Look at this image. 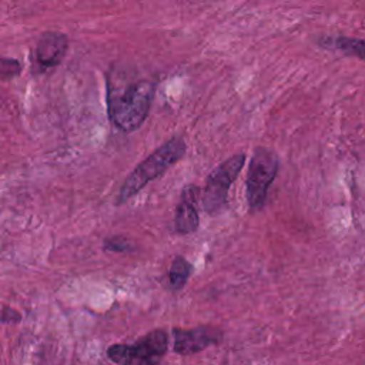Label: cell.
<instances>
[{
	"mask_svg": "<svg viewBox=\"0 0 365 365\" xmlns=\"http://www.w3.org/2000/svg\"><path fill=\"white\" fill-rule=\"evenodd\" d=\"M20 321H21V314L17 309H14L9 305H3V309H1V322L3 324H9V322L17 324Z\"/></svg>",
	"mask_w": 365,
	"mask_h": 365,
	"instance_id": "13",
	"label": "cell"
},
{
	"mask_svg": "<svg viewBox=\"0 0 365 365\" xmlns=\"http://www.w3.org/2000/svg\"><path fill=\"white\" fill-rule=\"evenodd\" d=\"M184 154L185 141L180 135H175L161 144L145 160H143L124 180L118 191L117 204H123L128 198L135 195L144 185L160 177L167 168L175 164Z\"/></svg>",
	"mask_w": 365,
	"mask_h": 365,
	"instance_id": "2",
	"label": "cell"
},
{
	"mask_svg": "<svg viewBox=\"0 0 365 365\" xmlns=\"http://www.w3.org/2000/svg\"><path fill=\"white\" fill-rule=\"evenodd\" d=\"M155 84L150 80L128 83L108 91V113L117 128L130 133L137 130L148 115Z\"/></svg>",
	"mask_w": 365,
	"mask_h": 365,
	"instance_id": "1",
	"label": "cell"
},
{
	"mask_svg": "<svg viewBox=\"0 0 365 365\" xmlns=\"http://www.w3.org/2000/svg\"><path fill=\"white\" fill-rule=\"evenodd\" d=\"M200 197V188L194 184H188L181 191L180 202L175 208L174 228L178 234H190L198 228L200 218L197 210V201Z\"/></svg>",
	"mask_w": 365,
	"mask_h": 365,
	"instance_id": "7",
	"label": "cell"
},
{
	"mask_svg": "<svg viewBox=\"0 0 365 365\" xmlns=\"http://www.w3.org/2000/svg\"><path fill=\"white\" fill-rule=\"evenodd\" d=\"M168 332L157 328L131 344H111L106 355L115 365H160L168 352Z\"/></svg>",
	"mask_w": 365,
	"mask_h": 365,
	"instance_id": "3",
	"label": "cell"
},
{
	"mask_svg": "<svg viewBox=\"0 0 365 365\" xmlns=\"http://www.w3.org/2000/svg\"><path fill=\"white\" fill-rule=\"evenodd\" d=\"M278 165V157L272 150L267 147L254 150L245 181L247 202L251 211H257L264 205L268 188L277 177Z\"/></svg>",
	"mask_w": 365,
	"mask_h": 365,
	"instance_id": "4",
	"label": "cell"
},
{
	"mask_svg": "<svg viewBox=\"0 0 365 365\" xmlns=\"http://www.w3.org/2000/svg\"><path fill=\"white\" fill-rule=\"evenodd\" d=\"M244 164L245 154H235L224 160L208 174L202 192V207L208 214H215L225 205L228 190Z\"/></svg>",
	"mask_w": 365,
	"mask_h": 365,
	"instance_id": "5",
	"label": "cell"
},
{
	"mask_svg": "<svg viewBox=\"0 0 365 365\" xmlns=\"http://www.w3.org/2000/svg\"><path fill=\"white\" fill-rule=\"evenodd\" d=\"M324 47L334 48L338 51H342L348 56H356L359 58L365 60V40L362 38H354V37H345V36H336L324 38L321 41Z\"/></svg>",
	"mask_w": 365,
	"mask_h": 365,
	"instance_id": "9",
	"label": "cell"
},
{
	"mask_svg": "<svg viewBox=\"0 0 365 365\" xmlns=\"http://www.w3.org/2000/svg\"><path fill=\"white\" fill-rule=\"evenodd\" d=\"M20 71H21V66H20L19 60L1 57V60H0V76H1V80L11 78V77L17 76Z\"/></svg>",
	"mask_w": 365,
	"mask_h": 365,
	"instance_id": "11",
	"label": "cell"
},
{
	"mask_svg": "<svg viewBox=\"0 0 365 365\" xmlns=\"http://www.w3.org/2000/svg\"><path fill=\"white\" fill-rule=\"evenodd\" d=\"M104 250L107 251H114V252H124L128 251L131 248L130 241L125 237L121 235H114V237H108L104 240L103 242Z\"/></svg>",
	"mask_w": 365,
	"mask_h": 365,
	"instance_id": "12",
	"label": "cell"
},
{
	"mask_svg": "<svg viewBox=\"0 0 365 365\" xmlns=\"http://www.w3.org/2000/svg\"><path fill=\"white\" fill-rule=\"evenodd\" d=\"M173 352L178 355L198 354L208 346L218 345L222 341V331L210 325L195 328H173Z\"/></svg>",
	"mask_w": 365,
	"mask_h": 365,
	"instance_id": "6",
	"label": "cell"
},
{
	"mask_svg": "<svg viewBox=\"0 0 365 365\" xmlns=\"http://www.w3.org/2000/svg\"><path fill=\"white\" fill-rule=\"evenodd\" d=\"M68 47V40L64 33L46 31L37 41L36 60L40 67L50 68L57 66Z\"/></svg>",
	"mask_w": 365,
	"mask_h": 365,
	"instance_id": "8",
	"label": "cell"
},
{
	"mask_svg": "<svg viewBox=\"0 0 365 365\" xmlns=\"http://www.w3.org/2000/svg\"><path fill=\"white\" fill-rule=\"evenodd\" d=\"M191 272H192L191 262H188L184 257H180V255L175 257L171 261V265H170V269H168L170 287L174 291L181 289L187 284Z\"/></svg>",
	"mask_w": 365,
	"mask_h": 365,
	"instance_id": "10",
	"label": "cell"
}]
</instances>
